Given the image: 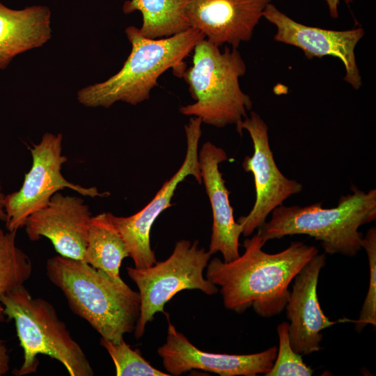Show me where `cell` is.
I'll use <instances>...</instances> for the list:
<instances>
[{
	"label": "cell",
	"mask_w": 376,
	"mask_h": 376,
	"mask_svg": "<svg viewBox=\"0 0 376 376\" xmlns=\"http://www.w3.org/2000/svg\"><path fill=\"white\" fill-rule=\"evenodd\" d=\"M258 233L243 242L242 255L224 262L214 258L207 265L206 279L220 286L224 306L237 313L253 307L265 318L280 314L295 276L318 253L312 245L292 242L284 250L268 253Z\"/></svg>",
	"instance_id": "6da1fadb"
},
{
	"label": "cell",
	"mask_w": 376,
	"mask_h": 376,
	"mask_svg": "<svg viewBox=\"0 0 376 376\" xmlns=\"http://www.w3.org/2000/svg\"><path fill=\"white\" fill-rule=\"evenodd\" d=\"M46 275L65 296L70 308L101 337L119 343L134 331L140 315L139 292L112 279L84 260L60 255L49 258Z\"/></svg>",
	"instance_id": "7a4b0ae2"
},
{
	"label": "cell",
	"mask_w": 376,
	"mask_h": 376,
	"mask_svg": "<svg viewBox=\"0 0 376 376\" xmlns=\"http://www.w3.org/2000/svg\"><path fill=\"white\" fill-rule=\"evenodd\" d=\"M125 34L131 52L122 68L108 79L82 88L79 102L87 107L109 108L117 102L136 105L150 98L159 77L172 70L178 77L186 70L185 58L205 38L203 33L189 28L168 38L150 39L130 26Z\"/></svg>",
	"instance_id": "3957f363"
},
{
	"label": "cell",
	"mask_w": 376,
	"mask_h": 376,
	"mask_svg": "<svg viewBox=\"0 0 376 376\" xmlns=\"http://www.w3.org/2000/svg\"><path fill=\"white\" fill-rule=\"evenodd\" d=\"M351 190L331 208L322 207V203L281 205L258 228V234L265 243L287 235H307L321 242L325 253L354 257L362 249L359 227L376 219V189L366 192L352 185Z\"/></svg>",
	"instance_id": "277c9868"
},
{
	"label": "cell",
	"mask_w": 376,
	"mask_h": 376,
	"mask_svg": "<svg viewBox=\"0 0 376 376\" xmlns=\"http://www.w3.org/2000/svg\"><path fill=\"white\" fill-rule=\"evenodd\" d=\"M193 51L192 65L182 77L195 102L180 107V112L217 127L238 126L252 108L250 97L240 86L246 70L240 52L226 47L221 52L205 38Z\"/></svg>",
	"instance_id": "5b68a950"
},
{
	"label": "cell",
	"mask_w": 376,
	"mask_h": 376,
	"mask_svg": "<svg viewBox=\"0 0 376 376\" xmlns=\"http://www.w3.org/2000/svg\"><path fill=\"white\" fill-rule=\"evenodd\" d=\"M1 302L5 316L15 322L23 350L24 361L16 375L36 373L39 354L57 360L70 376L94 375L86 355L49 301L33 297L23 285L3 295Z\"/></svg>",
	"instance_id": "8992f818"
},
{
	"label": "cell",
	"mask_w": 376,
	"mask_h": 376,
	"mask_svg": "<svg viewBox=\"0 0 376 376\" xmlns=\"http://www.w3.org/2000/svg\"><path fill=\"white\" fill-rule=\"evenodd\" d=\"M211 256L198 246V240L191 243L181 240L165 260L145 268L127 267L141 299L140 315L134 331L136 339L143 335L147 323L157 313L166 315L165 304L178 292L196 289L207 295L218 292L219 288L203 276Z\"/></svg>",
	"instance_id": "52a82bcc"
},
{
	"label": "cell",
	"mask_w": 376,
	"mask_h": 376,
	"mask_svg": "<svg viewBox=\"0 0 376 376\" xmlns=\"http://www.w3.org/2000/svg\"><path fill=\"white\" fill-rule=\"evenodd\" d=\"M62 134L45 132L38 143L30 147L31 169L25 173L19 189L5 196L7 230L17 232L24 227L27 218L45 207L61 189L68 188L92 198L109 195V192H100L96 187H84L65 178L61 168L68 158L62 154Z\"/></svg>",
	"instance_id": "ba28073f"
},
{
	"label": "cell",
	"mask_w": 376,
	"mask_h": 376,
	"mask_svg": "<svg viewBox=\"0 0 376 376\" xmlns=\"http://www.w3.org/2000/svg\"><path fill=\"white\" fill-rule=\"evenodd\" d=\"M236 129L240 134L246 130L253 146V155L245 157L242 167L253 175L256 201L249 213L237 221L242 227V234L248 237L266 222L272 210L300 193L303 185L288 178L278 168L269 145L268 127L259 114L251 111Z\"/></svg>",
	"instance_id": "9c48e42d"
},
{
	"label": "cell",
	"mask_w": 376,
	"mask_h": 376,
	"mask_svg": "<svg viewBox=\"0 0 376 376\" xmlns=\"http://www.w3.org/2000/svg\"><path fill=\"white\" fill-rule=\"evenodd\" d=\"M202 123L201 118L193 117L185 125L187 150L184 161L147 205L129 217H118L107 212L122 236L136 268L148 267L157 263L155 252L150 246L151 228L160 214L173 205L171 201L178 185L189 175L194 177L199 184L203 182L198 162Z\"/></svg>",
	"instance_id": "30bf717a"
},
{
	"label": "cell",
	"mask_w": 376,
	"mask_h": 376,
	"mask_svg": "<svg viewBox=\"0 0 376 376\" xmlns=\"http://www.w3.org/2000/svg\"><path fill=\"white\" fill-rule=\"evenodd\" d=\"M263 17L276 27V41L301 49L308 59L337 57L345 66L344 81L356 90L361 86L354 49L364 35L362 28L334 31L306 26L293 20L272 3L265 8Z\"/></svg>",
	"instance_id": "8fae6325"
},
{
	"label": "cell",
	"mask_w": 376,
	"mask_h": 376,
	"mask_svg": "<svg viewBox=\"0 0 376 376\" xmlns=\"http://www.w3.org/2000/svg\"><path fill=\"white\" fill-rule=\"evenodd\" d=\"M277 349L273 346L249 354L207 352L191 343L169 320L166 343L158 348L157 353L170 375L179 376L198 369L221 376H256L271 370Z\"/></svg>",
	"instance_id": "7c38bea8"
},
{
	"label": "cell",
	"mask_w": 376,
	"mask_h": 376,
	"mask_svg": "<svg viewBox=\"0 0 376 376\" xmlns=\"http://www.w3.org/2000/svg\"><path fill=\"white\" fill-rule=\"evenodd\" d=\"M92 217L81 197L58 191L27 218L24 227L29 240L46 237L58 255L83 260Z\"/></svg>",
	"instance_id": "4fadbf2b"
},
{
	"label": "cell",
	"mask_w": 376,
	"mask_h": 376,
	"mask_svg": "<svg viewBox=\"0 0 376 376\" xmlns=\"http://www.w3.org/2000/svg\"><path fill=\"white\" fill-rule=\"evenodd\" d=\"M271 0H187L186 15L190 27L203 33L217 47L237 48L250 40Z\"/></svg>",
	"instance_id": "5bb4252c"
},
{
	"label": "cell",
	"mask_w": 376,
	"mask_h": 376,
	"mask_svg": "<svg viewBox=\"0 0 376 376\" xmlns=\"http://www.w3.org/2000/svg\"><path fill=\"white\" fill-rule=\"evenodd\" d=\"M325 253H318L295 276L285 308L289 324L290 343L293 350L308 354L321 349V331L334 324L324 313L318 300L317 287Z\"/></svg>",
	"instance_id": "9a60e30c"
},
{
	"label": "cell",
	"mask_w": 376,
	"mask_h": 376,
	"mask_svg": "<svg viewBox=\"0 0 376 376\" xmlns=\"http://www.w3.org/2000/svg\"><path fill=\"white\" fill-rule=\"evenodd\" d=\"M228 159L225 150L212 142L204 143L198 150V162L213 217L208 251L211 255L220 252L224 262L240 256V237L242 227L235 221L219 164Z\"/></svg>",
	"instance_id": "2e32d148"
},
{
	"label": "cell",
	"mask_w": 376,
	"mask_h": 376,
	"mask_svg": "<svg viewBox=\"0 0 376 376\" xmlns=\"http://www.w3.org/2000/svg\"><path fill=\"white\" fill-rule=\"evenodd\" d=\"M49 8L33 6L22 10L0 2V70L17 55L42 47L52 37Z\"/></svg>",
	"instance_id": "e0dca14e"
},
{
	"label": "cell",
	"mask_w": 376,
	"mask_h": 376,
	"mask_svg": "<svg viewBox=\"0 0 376 376\" xmlns=\"http://www.w3.org/2000/svg\"><path fill=\"white\" fill-rule=\"evenodd\" d=\"M127 257H130L128 249L108 213L93 216L83 260L114 281L121 282L123 281L120 276V268L123 260Z\"/></svg>",
	"instance_id": "ac0fdd59"
},
{
	"label": "cell",
	"mask_w": 376,
	"mask_h": 376,
	"mask_svg": "<svg viewBox=\"0 0 376 376\" xmlns=\"http://www.w3.org/2000/svg\"><path fill=\"white\" fill-rule=\"evenodd\" d=\"M187 0H130L123 10L129 14L141 12L143 23L139 33L150 39L171 37L190 27L186 15Z\"/></svg>",
	"instance_id": "d6986e66"
},
{
	"label": "cell",
	"mask_w": 376,
	"mask_h": 376,
	"mask_svg": "<svg viewBox=\"0 0 376 376\" xmlns=\"http://www.w3.org/2000/svg\"><path fill=\"white\" fill-rule=\"evenodd\" d=\"M16 233L0 228V322L6 318L1 302L2 295L23 285L33 272L30 258L17 245Z\"/></svg>",
	"instance_id": "ffe728a7"
},
{
	"label": "cell",
	"mask_w": 376,
	"mask_h": 376,
	"mask_svg": "<svg viewBox=\"0 0 376 376\" xmlns=\"http://www.w3.org/2000/svg\"><path fill=\"white\" fill-rule=\"evenodd\" d=\"M100 345L113 360L117 376L170 375L154 368L142 357L139 350H132L124 339L119 343H114L101 338Z\"/></svg>",
	"instance_id": "44dd1931"
},
{
	"label": "cell",
	"mask_w": 376,
	"mask_h": 376,
	"mask_svg": "<svg viewBox=\"0 0 376 376\" xmlns=\"http://www.w3.org/2000/svg\"><path fill=\"white\" fill-rule=\"evenodd\" d=\"M279 349L271 370L266 376H311L313 370L302 359V355L292 347L289 338V324L283 322L278 325Z\"/></svg>",
	"instance_id": "7402d4cb"
},
{
	"label": "cell",
	"mask_w": 376,
	"mask_h": 376,
	"mask_svg": "<svg viewBox=\"0 0 376 376\" xmlns=\"http://www.w3.org/2000/svg\"><path fill=\"white\" fill-rule=\"evenodd\" d=\"M361 247L367 253L370 269L368 292L362 305L358 320L355 322L356 330L360 331L366 325L376 326V228L368 230L361 242Z\"/></svg>",
	"instance_id": "603a6c76"
},
{
	"label": "cell",
	"mask_w": 376,
	"mask_h": 376,
	"mask_svg": "<svg viewBox=\"0 0 376 376\" xmlns=\"http://www.w3.org/2000/svg\"><path fill=\"white\" fill-rule=\"evenodd\" d=\"M10 368V357L5 342L0 339V376L6 375Z\"/></svg>",
	"instance_id": "cb8c5ba5"
},
{
	"label": "cell",
	"mask_w": 376,
	"mask_h": 376,
	"mask_svg": "<svg viewBox=\"0 0 376 376\" xmlns=\"http://www.w3.org/2000/svg\"><path fill=\"white\" fill-rule=\"evenodd\" d=\"M329 12V15L332 18H336L338 16V3L339 0H324ZM347 3L352 2V0H345Z\"/></svg>",
	"instance_id": "d4e9b609"
},
{
	"label": "cell",
	"mask_w": 376,
	"mask_h": 376,
	"mask_svg": "<svg viewBox=\"0 0 376 376\" xmlns=\"http://www.w3.org/2000/svg\"><path fill=\"white\" fill-rule=\"evenodd\" d=\"M5 196L2 192V188L0 183V220L5 221L6 220V212L4 209V198Z\"/></svg>",
	"instance_id": "484cf974"
}]
</instances>
